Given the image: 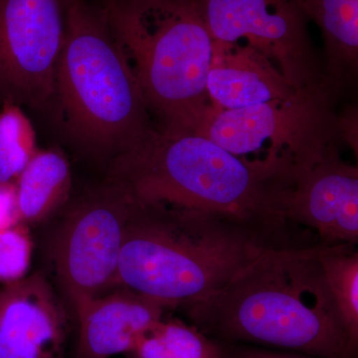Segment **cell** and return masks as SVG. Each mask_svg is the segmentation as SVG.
Masks as SVG:
<instances>
[{"instance_id": "44dd1931", "label": "cell", "mask_w": 358, "mask_h": 358, "mask_svg": "<svg viewBox=\"0 0 358 358\" xmlns=\"http://www.w3.org/2000/svg\"><path fill=\"white\" fill-rule=\"evenodd\" d=\"M20 222L15 183L0 182V231Z\"/></svg>"}, {"instance_id": "5bb4252c", "label": "cell", "mask_w": 358, "mask_h": 358, "mask_svg": "<svg viewBox=\"0 0 358 358\" xmlns=\"http://www.w3.org/2000/svg\"><path fill=\"white\" fill-rule=\"evenodd\" d=\"M320 29L326 50L324 73L331 98L352 83L358 70V0H298Z\"/></svg>"}, {"instance_id": "603a6c76", "label": "cell", "mask_w": 358, "mask_h": 358, "mask_svg": "<svg viewBox=\"0 0 358 358\" xmlns=\"http://www.w3.org/2000/svg\"><path fill=\"white\" fill-rule=\"evenodd\" d=\"M0 294H1V288H0Z\"/></svg>"}, {"instance_id": "7c38bea8", "label": "cell", "mask_w": 358, "mask_h": 358, "mask_svg": "<svg viewBox=\"0 0 358 358\" xmlns=\"http://www.w3.org/2000/svg\"><path fill=\"white\" fill-rule=\"evenodd\" d=\"M171 310L159 301L121 287L78 310L75 358L129 355L143 334Z\"/></svg>"}, {"instance_id": "e0dca14e", "label": "cell", "mask_w": 358, "mask_h": 358, "mask_svg": "<svg viewBox=\"0 0 358 358\" xmlns=\"http://www.w3.org/2000/svg\"><path fill=\"white\" fill-rule=\"evenodd\" d=\"M357 245H322L320 260L327 288L346 331L358 345V252Z\"/></svg>"}, {"instance_id": "9a60e30c", "label": "cell", "mask_w": 358, "mask_h": 358, "mask_svg": "<svg viewBox=\"0 0 358 358\" xmlns=\"http://www.w3.org/2000/svg\"><path fill=\"white\" fill-rule=\"evenodd\" d=\"M69 162L58 150H38L15 181L21 222H39L67 201Z\"/></svg>"}, {"instance_id": "5b68a950", "label": "cell", "mask_w": 358, "mask_h": 358, "mask_svg": "<svg viewBox=\"0 0 358 358\" xmlns=\"http://www.w3.org/2000/svg\"><path fill=\"white\" fill-rule=\"evenodd\" d=\"M99 11L159 128L194 129L212 107L207 79L214 44L195 0H131Z\"/></svg>"}, {"instance_id": "9c48e42d", "label": "cell", "mask_w": 358, "mask_h": 358, "mask_svg": "<svg viewBox=\"0 0 358 358\" xmlns=\"http://www.w3.org/2000/svg\"><path fill=\"white\" fill-rule=\"evenodd\" d=\"M66 0H0V107L52 110Z\"/></svg>"}, {"instance_id": "ac0fdd59", "label": "cell", "mask_w": 358, "mask_h": 358, "mask_svg": "<svg viewBox=\"0 0 358 358\" xmlns=\"http://www.w3.org/2000/svg\"><path fill=\"white\" fill-rule=\"evenodd\" d=\"M36 134L23 108L14 103L0 107V182L15 183L38 152Z\"/></svg>"}, {"instance_id": "7402d4cb", "label": "cell", "mask_w": 358, "mask_h": 358, "mask_svg": "<svg viewBox=\"0 0 358 358\" xmlns=\"http://www.w3.org/2000/svg\"><path fill=\"white\" fill-rule=\"evenodd\" d=\"M129 1H131V0H100V4H99V6L96 7V8L103 10V9L120 6V4L126 3V2Z\"/></svg>"}, {"instance_id": "277c9868", "label": "cell", "mask_w": 358, "mask_h": 358, "mask_svg": "<svg viewBox=\"0 0 358 358\" xmlns=\"http://www.w3.org/2000/svg\"><path fill=\"white\" fill-rule=\"evenodd\" d=\"M52 110L82 152L109 162L155 129L124 49L103 14L84 0H66Z\"/></svg>"}, {"instance_id": "ba28073f", "label": "cell", "mask_w": 358, "mask_h": 358, "mask_svg": "<svg viewBox=\"0 0 358 358\" xmlns=\"http://www.w3.org/2000/svg\"><path fill=\"white\" fill-rule=\"evenodd\" d=\"M215 40L267 56L294 89L329 96L298 0H195Z\"/></svg>"}, {"instance_id": "ffe728a7", "label": "cell", "mask_w": 358, "mask_h": 358, "mask_svg": "<svg viewBox=\"0 0 358 358\" xmlns=\"http://www.w3.org/2000/svg\"><path fill=\"white\" fill-rule=\"evenodd\" d=\"M216 343L220 352V358H319L301 355V353L242 345V343H221V341H216Z\"/></svg>"}, {"instance_id": "6da1fadb", "label": "cell", "mask_w": 358, "mask_h": 358, "mask_svg": "<svg viewBox=\"0 0 358 358\" xmlns=\"http://www.w3.org/2000/svg\"><path fill=\"white\" fill-rule=\"evenodd\" d=\"M322 244L268 250L223 288L178 308L221 343L319 358H357L320 260Z\"/></svg>"}, {"instance_id": "52a82bcc", "label": "cell", "mask_w": 358, "mask_h": 358, "mask_svg": "<svg viewBox=\"0 0 358 358\" xmlns=\"http://www.w3.org/2000/svg\"><path fill=\"white\" fill-rule=\"evenodd\" d=\"M136 206L122 186L106 179L78 199L61 221L52 241V264L75 313L117 282Z\"/></svg>"}, {"instance_id": "2e32d148", "label": "cell", "mask_w": 358, "mask_h": 358, "mask_svg": "<svg viewBox=\"0 0 358 358\" xmlns=\"http://www.w3.org/2000/svg\"><path fill=\"white\" fill-rule=\"evenodd\" d=\"M131 358H220L217 343L182 320H157L136 341Z\"/></svg>"}, {"instance_id": "30bf717a", "label": "cell", "mask_w": 358, "mask_h": 358, "mask_svg": "<svg viewBox=\"0 0 358 358\" xmlns=\"http://www.w3.org/2000/svg\"><path fill=\"white\" fill-rule=\"evenodd\" d=\"M280 213L319 235L320 243L357 245L358 169L346 164L334 145L282 192Z\"/></svg>"}, {"instance_id": "8fae6325", "label": "cell", "mask_w": 358, "mask_h": 358, "mask_svg": "<svg viewBox=\"0 0 358 358\" xmlns=\"http://www.w3.org/2000/svg\"><path fill=\"white\" fill-rule=\"evenodd\" d=\"M64 308L43 275L6 284L0 294V358H63Z\"/></svg>"}, {"instance_id": "8992f818", "label": "cell", "mask_w": 358, "mask_h": 358, "mask_svg": "<svg viewBox=\"0 0 358 358\" xmlns=\"http://www.w3.org/2000/svg\"><path fill=\"white\" fill-rule=\"evenodd\" d=\"M331 102V96L303 92L240 109L210 107L192 131L289 187L343 134Z\"/></svg>"}, {"instance_id": "d6986e66", "label": "cell", "mask_w": 358, "mask_h": 358, "mask_svg": "<svg viewBox=\"0 0 358 358\" xmlns=\"http://www.w3.org/2000/svg\"><path fill=\"white\" fill-rule=\"evenodd\" d=\"M31 257V242L20 224L0 231V282L4 284L25 277Z\"/></svg>"}, {"instance_id": "7a4b0ae2", "label": "cell", "mask_w": 358, "mask_h": 358, "mask_svg": "<svg viewBox=\"0 0 358 358\" xmlns=\"http://www.w3.org/2000/svg\"><path fill=\"white\" fill-rule=\"evenodd\" d=\"M282 232L214 212L136 204L115 286L178 310L223 288L268 250L294 246Z\"/></svg>"}, {"instance_id": "4fadbf2b", "label": "cell", "mask_w": 358, "mask_h": 358, "mask_svg": "<svg viewBox=\"0 0 358 358\" xmlns=\"http://www.w3.org/2000/svg\"><path fill=\"white\" fill-rule=\"evenodd\" d=\"M207 92L215 109H240L289 100L303 93L289 83L267 56L251 45L215 39Z\"/></svg>"}, {"instance_id": "3957f363", "label": "cell", "mask_w": 358, "mask_h": 358, "mask_svg": "<svg viewBox=\"0 0 358 358\" xmlns=\"http://www.w3.org/2000/svg\"><path fill=\"white\" fill-rule=\"evenodd\" d=\"M108 180L138 205H166L223 214L284 231L281 185L196 131L155 128L109 162Z\"/></svg>"}]
</instances>
